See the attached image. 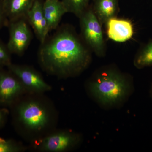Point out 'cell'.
<instances>
[{"label": "cell", "instance_id": "e0dca14e", "mask_svg": "<svg viewBox=\"0 0 152 152\" xmlns=\"http://www.w3.org/2000/svg\"><path fill=\"white\" fill-rule=\"evenodd\" d=\"M20 148L15 142L0 137V152H15Z\"/></svg>", "mask_w": 152, "mask_h": 152}, {"label": "cell", "instance_id": "277c9868", "mask_svg": "<svg viewBox=\"0 0 152 152\" xmlns=\"http://www.w3.org/2000/svg\"><path fill=\"white\" fill-rule=\"evenodd\" d=\"M26 19L9 22L10 37L7 46L11 53L21 56L29 46L32 34Z\"/></svg>", "mask_w": 152, "mask_h": 152}, {"label": "cell", "instance_id": "ffe728a7", "mask_svg": "<svg viewBox=\"0 0 152 152\" xmlns=\"http://www.w3.org/2000/svg\"><path fill=\"white\" fill-rule=\"evenodd\" d=\"M150 93H151V96L152 98V85L151 86V91H150Z\"/></svg>", "mask_w": 152, "mask_h": 152}, {"label": "cell", "instance_id": "52a82bcc", "mask_svg": "<svg viewBox=\"0 0 152 152\" xmlns=\"http://www.w3.org/2000/svg\"><path fill=\"white\" fill-rule=\"evenodd\" d=\"M8 70L19 79L23 86L35 91H44L50 89L37 71L29 67L12 64L7 67Z\"/></svg>", "mask_w": 152, "mask_h": 152}, {"label": "cell", "instance_id": "ba28073f", "mask_svg": "<svg viewBox=\"0 0 152 152\" xmlns=\"http://www.w3.org/2000/svg\"><path fill=\"white\" fill-rule=\"evenodd\" d=\"M43 6V2L41 0H35L26 18L40 43L44 42L49 34Z\"/></svg>", "mask_w": 152, "mask_h": 152}, {"label": "cell", "instance_id": "5bb4252c", "mask_svg": "<svg viewBox=\"0 0 152 152\" xmlns=\"http://www.w3.org/2000/svg\"><path fill=\"white\" fill-rule=\"evenodd\" d=\"M135 66L139 69L152 66V41L142 46L134 60Z\"/></svg>", "mask_w": 152, "mask_h": 152}, {"label": "cell", "instance_id": "30bf717a", "mask_svg": "<svg viewBox=\"0 0 152 152\" xmlns=\"http://www.w3.org/2000/svg\"><path fill=\"white\" fill-rule=\"evenodd\" d=\"M43 8L49 33L56 29L62 18L67 11L61 0H45Z\"/></svg>", "mask_w": 152, "mask_h": 152}, {"label": "cell", "instance_id": "2e32d148", "mask_svg": "<svg viewBox=\"0 0 152 152\" xmlns=\"http://www.w3.org/2000/svg\"><path fill=\"white\" fill-rule=\"evenodd\" d=\"M11 54L7 45L0 40V68L7 67L12 64Z\"/></svg>", "mask_w": 152, "mask_h": 152}, {"label": "cell", "instance_id": "ac0fdd59", "mask_svg": "<svg viewBox=\"0 0 152 152\" xmlns=\"http://www.w3.org/2000/svg\"><path fill=\"white\" fill-rule=\"evenodd\" d=\"M9 23L8 19L4 10L3 0H0V30L4 27H8Z\"/></svg>", "mask_w": 152, "mask_h": 152}, {"label": "cell", "instance_id": "5b68a950", "mask_svg": "<svg viewBox=\"0 0 152 152\" xmlns=\"http://www.w3.org/2000/svg\"><path fill=\"white\" fill-rule=\"evenodd\" d=\"M18 119L29 129L40 130L45 126L48 116L45 109L40 104L30 102L21 105L17 109Z\"/></svg>", "mask_w": 152, "mask_h": 152}, {"label": "cell", "instance_id": "8fae6325", "mask_svg": "<svg viewBox=\"0 0 152 152\" xmlns=\"http://www.w3.org/2000/svg\"><path fill=\"white\" fill-rule=\"evenodd\" d=\"M35 0H3V7L9 22L26 19Z\"/></svg>", "mask_w": 152, "mask_h": 152}, {"label": "cell", "instance_id": "d6986e66", "mask_svg": "<svg viewBox=\"0 0 152 152\" xmlns=\"http://www.w3.org/2000/svg\"><path fill=\"white\" fill-rule=\"evenodd\" d=\"M5 121V117L4 113L0 109V128L2 127Z\"/></svg>", "mask_w": 152, "mask_h": 152}, {"label": "cell", "instance_id": "7a4b0ae2", "mask_svg": "<svg viewBox=\"0 0 152 152\" xmlns=\"http://www.w3.org/2000/svg\"><path fill=\"white\" fill-rule=\"evenodd\" d=\"M90 86L94 96L106 104L119 102L128 91V83L125 76L111 69H107L98 74Z\"/></svg>", "mask_w": 152, "mask_h": 152}, {"label": "cell", "instance_id": "8992f818", "mask_svg": "<svg viewBox=\"0 0 152 152\" xmlns=\"http://www.w3.org/2000/svg\"><path fill=\"white\" fill-rule=\"evenodd\" d=\"M23 84L10 71L0 68V104L10 105L23 90Z\"/></svg>", "mask_w": 152, "mask_h": 152}, {"label": "cell", "instance_id": "9c48e42d", "mask_svg": "<svg viewBox=\"0 0 152 152\" xmlns=\"http://www.w3.org/2000/svg\"><path fill=\"white\" fill-rule=\"evenodd\" d=\"M109 39L118 42H124L130 39L134 35L132 22L116 17L110 19L105 24Z\"/></svg>", "mask_w": 152, "mask_h": 152}, {"label": "cell", "instance_id": "7c38bea8", "mask_svg": "<svg viewBox=\"0 0 152 152\" xmlns=\"http://www.w3.org/2000/svg\"><path fill=\"white\" fill-rule=\"evenodd\" d=\"M93 10L102 25L116 17L119 11L118 0H94Z\"/></svg>", "mask_w": 152, "mask_h": 152}, {"label": "cell", "instance_id": "9a60e30c", "mask_svg": "<svg viewBox=\"0 0 152 152\" xmlns=\"http://www.w3.org/2000/svg\"><path fill=\"white\" fill-rule=\"evenodd\" d=\"M91 0H61L67 11L79 18L89 7Z\"/></svg>", "mask_w": 152, "mask_h": 152}, {"label": "cell", "instance_id": "3957f363", "mask_svg": "<svg viewBox=\"0 0 152 152\" xmlns=\"http://www.w3.org/2000/svg\"><path fill=\"white\" fill-rule=\"evenodd\" d=\"M80 19L81 37L91 51L97 56L105 55L106 48L102 26L96 16L92 6H89Z\"/></svg>", "mask_w": 152, "mask_h": 152}, {"label": "cell", "instance_id": "6da1fadb", "mask_svg": "<svg viewBox=\"0 0 152 152\" xmlns=\"http://www.w3.org/2000/svg\"><path fill=\"white\" fill-rule=\"evenodd\" d=\"M56 30L40 44L41 65L47 72L64 77L84 70L91 62V50L71 26L63 25Z\"/></svg>", "mask_w": 152, "mask_h": 152}, {"label": "cell", "instance_id": "4fadbf2b", "mask_svg": "<svg viewBox=\"0 0 152 152\" xmlns=\"http://www.w3.org/2000/svg\"><path fill=\"white\" fill-rule=\"evenodd\" d=\"M73 136L65 133L52 135L44 139L41 148L44 151L50 152H61L65 151L74 144Z\"/></svg>", "mask_w": 152, "mask_h": 152}]
</instances>
